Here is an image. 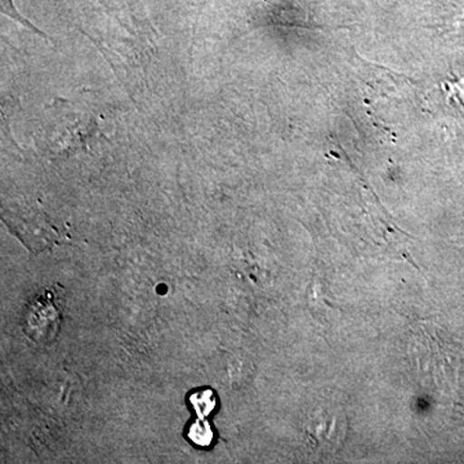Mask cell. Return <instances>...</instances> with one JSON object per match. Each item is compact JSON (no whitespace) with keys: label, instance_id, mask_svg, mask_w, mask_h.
Segmentation results:
<instances>
[{"label":"cell","instance_id":"obj_1","mask_svg":"<svg viewBox=\"0 0 464 464\" xmlns=\"http://www.w3.org/2000/svg\"><path fill=\"white\" fill-rule=\"evenodd\" d=\"M25 332L34 341H48L58 332L60 313L50 298H39L30 308L29 316H25Z\"/></svg>","mask_w":464,"mask_h":464},{"label":"cell","instance_id":"obj_2","mask_svg":"<svg viewBox=\"0 0 464 464\" xmlns=\"http://www.w3.org/2000/svg\"><path fill=\"white\" fill-rule=\"evenodd\" d=\"M190 404L198 417L207 418L216 408L217 400L215 392L210 390L197 391V392L191 393Z\"/></svg>","mask_w":464,"mask_h":464},{"label":"cell","instance_id":"obj_3","mask_svg":"<svg viewBox=\"0 0 464 464\" xmlns=\"http://www.w3.org/2000/svg\"><path fill=\"white\" fill-rule=\"evenodd\" d=\"M188 438L198 447H209L213 441V430L207 422L206 418H199L191 424L188 430Z\"/></svg>","mask_w":464,"mask_h":464}]
</instances>
